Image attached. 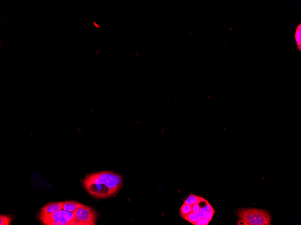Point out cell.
I'll use <instances>...</instances> for the list:
<instances>
[{
  "instance_id": "obj_1",
  "label": "cell",
  "mask_w": 301,
  "mask_h": 225,
  "mask_svg": "<svg viewBox=\"0 0 301 225\" xmlns=\"http://www.w3.org/2000/svg\"><path fill=\"white\" fill-rule=\"evenodd\" d=\"M89 194L97 199L112 197L122 187V177L111 171H101L89 174L82 181Z\"/></svg>"
},
{
  "instance_id": "obj_2",
  "label": "cell",
  "mask_w": 301,
  "mask_h": 225,
  "mask_svg": "<svg viewBox=\"0 0 301 225\" xmlns=\"http://www.w3.org/2000/svg\"><path fill=\"white\" fill-rule=\"evenodd\" d=\"M237 215L248 225H269L271 218L267 211L254 208H240Z\"/></svg>"
},
{
  "instance_id": "obj_3",
  "label": "cell",
  "mask_w": 301,
  "mask_h": 225,
  "mask_svg": "<svg viewBox=\"0 0 301 225\" xmlns=\"http://www.w3.org/2000/svg\"><path fill=\"white\" fill-rule=\"evenodd\" d=\"M38 218L44 224L51 225L53 223H63L75 221L73 212L61 210L52 214H44L40 212Z\"/></svg>"
},
{
  "instance_id": "obj_4",
  "label": "cell",
  "mask_w": 301,
  "mask_h": 225,
  "mask_svg": "<svg viewBox=\"0 0 301 225\" xmlns=\"http://www.w3.org/2000/svg\"><path fill=\"white\" fill-rule=\"evenodd\" d=\"M75 221L85 223L88 225H95L98 218V214L91 207L84 206L73 212Z\"/></svg>"
},
{
  "instance_id": "obj_5",
  "label": "cell",
  "mask_w": 301,
  "mask_h": 225,
  "mask_svg": "<svg viewBox=\"0 0 301 225\" xmlns=\"http://www.w3.org/2000/svg\"><path fill=\"white\" fill-rule=\"evenodd\" d=\"M64 204V202L48 203L41 209V212L44 214H48L61 210H63Z\"/></svg>"
},
{
  "instance_id": "obj_6",
  "label": "cell",
  "mask_w": 301,
  "mask_h": 225,
  "mask_svg": "<svg viewBox=\"0 0 301 225\" xmlns=\"http://www.w3.org/2000/svg\"><path fill=\"white\" fill-rule=\"evenodd\" d=\"M85 205L74 201H66L64 202L63 210L70 212H74L81 207L84 206Z\"/></svg>"
},
{
  "instance_id": "obj_7",
  "label": "cell",
  "mask_w": 301,
  "mask_h": 225,
  "mask_svg": "<svg viewBox=\"0 0 301 225\" xmlns=\"http://www.w3.org/2000/svg\"><path fill=\"white\" fill-rule=\"evenodd\" d=\"M201 219V217L198 212V213L192 212L191 213L186 216L183 219L189 222L192 224L194 225L197 221Z\"/></svg>"
},
{
  "instance_id": "obj_8",
  "label": "cell",
  "mask_w": 301,
  "mask_h": 225,
  "mask_svg": "<svg viewBox=\"0 0 301 225\" xmlns=\"http://www.w3.org/2000/svg\"><path fill=\"white\" fill-rule=\"evenodd\" d=\"M192 212V206L184 203L180 210V214L184 219Z\"/></svg>"
},
{
  "instance_id": "obj_9",
  "label": "cell",
  "mask_w": 301,
  "mask_h": 225,
  "mask_svg": "<svg viewBox=\"0 0 301 225\" xmlns=\"http://www.w3.org/2000/svg\"><path fill=\"white\" fill-rule=\"evenodd\" d=\"M201 198V197L196 196V195L190 194L187 198L185 203L188 204V205L193 206V205H194V204H196L199 201Z\"/></svg>"
},
{
  "instance_id": "obj_10",
  "label": "cell",
  "mask_w": 301,
  "mask_h": 225,
  "mask_svg": "<svg viewBox=\"0 0 301 225\" xmlns=\"http://www.w3.org/2000/svg\"><path fill=\"white\" fill-rule=\"evenodd\" d=\"M212 206L209 202L204 207H202L198 213L201 217V219H205L207 217L208 212L212 208Z\"/></svg>"
},
{
  "instance_id": "obj_11",
  "label": "cell",
  "mask_w": 301,
  "mask_h": 225,
  "mask_svg": "<svg viewBox=\"0 0 301 225\" xmlns=\"http://www.w3.org/2000/svg\"><path fill=\"white\" fill-rule=\"evenodd\" d=\"M11 220V216L2 215V214L0 216V225H10Z\"/></svg>"
},
{
  "instance_id": "obj_12",
  "label": "cell",
  "mask_w": 301,
  "mask_h": 225,
  "mask_svg": "<svg viewBox=\"0 0 301 225\" xmlns=\"http://www.w3.org/2000/svg\"><path fill=\"white\" fill-rule=\"evenodd\" d=\"M295 38L297 45H301V31L297 29L295 34Z\"/></svg>"
},
{
  "instance_id": "obj_13",
  "label": "cell",
  "mask_w": 301,
  "mask_h": 225,
  "mask_svg": "<svg viewBox=\"0 0 301 225\" xmlns=\"http://www.w3.org/2000/svg\"><path fill=\"white\" fill-rule=\"evenodd\" d=\"M215 213V211L214 209H213V207H212L211 209L207 213V217H206V219H207L209 221H211Z\"/></svg>"
},
{
  "instance_id": "obj_14",
  "label": "cell",
  "mask_w": 301,
  "mask_h": 225,
  "mask_svg": "<svg viewBox=\"0 0 301 225\" xmlns=\"http://www.w3.org/2000/svg\"><path fill=\"white\" fill-rule=\"evenodd\" d=\"M210 221L207 219H201L197 221L194 225H208Z\"/></svg>"
},
{
  "instance_id": "obj_15",
  "label": "cell",
  "mask_w": 301,
  "mask_h": 225,
  "mask_svg": "<svg viewBox=\"0 0 301 225\" xmlns=\"http://www.w3.org/2000/svg\"><path fill=\"white\" fill-rule=\"evenodd\" d=\"M201 207L200 206L199 204H198V203H196V204L192 206V212L198 213V212L199 211Z\"/></svg>"
},
{
  "instance_id": "obj_16",
  "label": "cell",
  "mask_w": 301,
  "mask_h": 225,
  "mask_svg": "<svg viewBox=\"0 0 301 225\" xmlns=\"http://www.w3.org/2000/svg\"><path fill=\"white\" fill-rule=\"evenodd\" d=\"M237 225H248V223H247L246 222H245L243 220L241 219H240L239 220V221H238V222L237 223Z\"/></svg>"
},
{
  "instance_id": "obj_17",
  "label": "cell",
  "mask_w": 301,
  "mask_h": 225,
  "mask_svg": "<svg viewBox=\"0 0 301 225\" xmlns=\"http://www.w3.org/2000/svg\"><path fill=\"white\" fill-rule=\"evenodd\" d=\"M297 29L301 31V24H299V25H298V27H297Z\"/></svg>"
}]
</instances>
